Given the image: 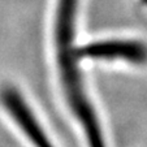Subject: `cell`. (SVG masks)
I'll return each instance as SVG.
<instances>
[{"label":"cell","mask_w":147,"mask_h":147,"mask_svg":"<svg viewBox=\"0 0 147 147\" xmlns=\"http://www.w3.org/2000/svg\"><path fill=\"white\" fill-rule=\"evenodd\" d=\"M78 59H106V60H124L130 63L147 61V47L137 40L129 39H111L90 43L76 48Z\"/></svg>","instance_id":"2"},{"label":"cell","mask_w":147,"mask_h":147,"mask_svg":"<svg viewBox=\"0 0 147 147\" xmlns=\"http://www.w3.org/2000/svg\"><path fill=\"white\" fill-rule=\"evenodd\" d=\"M142 3H143L144 5H147V0H142Z\"/></svg>","instance_id":"3"},{"label":"cell","mask_w":147,"mask_h":147,"mask_svg":"<svg viewBox=\"0 0 147 147\" xmlns=\"http://www.w3.org/2000/svg\"><path fill=\"white\" fill-rule=\"evenodd\" d=\"M0 100L3 103L5 111L12 116L13 121L18 125L28 139L34 144V147H53L50 138L45 133L43 128L34 116L33 111L29 108L22 95L13 87H5L1 90Z\"/></svg>","instance_id":"1"}]
</instances>
